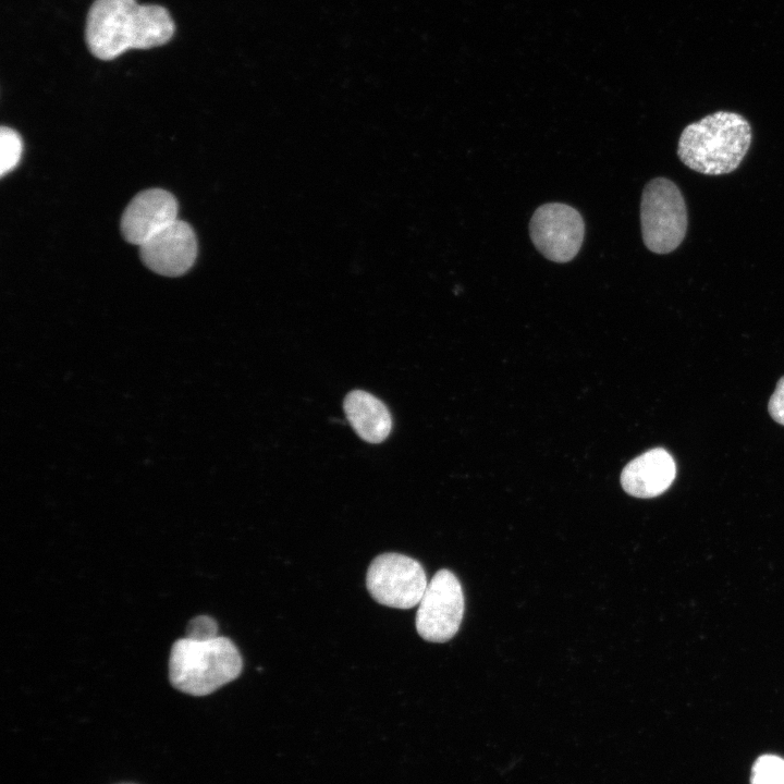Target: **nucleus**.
I'll list each match as a JSON object with an SVG mask.
<instances>
[{
  "label": "nucleus",
  "mask_w": 784,
  "mask_h": 784,
  "mask_svg": "<svg viewBox=\"0 0 784 784\" xmlns=\"http://www.w3.org/2000/svg\"><path fill=\"white\" fill-rule=\"evenodd\" d=\"M464 615V593L449 569L438 571L428 583L416 613V629L431 642H445L457 633Z\"/></svg>",
  "instance_id": "6"
},
{
  "label": "nucleus",
  "mask_w": 784,
  "mask_h": 784,
  "mask_svg": "<svg viewBox=\"0 0 784 784\" xmlns=\"http://www.w3.org/2000/svg\"><path fill=\"white\" fill-rule=\"evenodd\" d=\"M169 11L136 0H95L86 17L85 40L93 56L109 61L128 49H150L171 40Z\"/></svg>",
  "instance_id": "1"
},
{
  "label": "nucleus",
  "mask_w": 784,
  "mask_h": 784,
  "mask_svg": "<svg viewBox=\"0 0 784 784\" xmlns=\"http://www.w3.org/2000/svg\"><path fill=\"white\" fill-rule=\"evenodd\" d=\"M750 784H784V759L775 755L758 757L751 768Z\"/></svg>",
  "instance_id": "12"
},
{
  "label": "nucleus",
  "mask_w": 784,
  "mask_h": 784,
  "mask_svg": "<svg viewBox=\"0 0 784 784\" xmlns=\"http://www.w3.org/2000/svg\"><path fill=\"white\" fill-rule=\"evenodd\" d=\"M640 222L642 240L649 250L667 254L679 246L687 231V208L675 183L656 177L645 186Z\"/></svg>",
  "instance_id": "4"
},
{
  "label": "nucleus",
  "mask_w": 784,
  "mask_h": 784,
  "mask_svg": "<svg viewBox=\"0 0 784 784\" xmlns=\"http://www.w3.org/2000/svg\"><path fill=\"white\" fill-rule=\"evenodd\" d=\"M529 231L534 245L547 259L567 262L581 247L585 223L577 209L562 203H549L536 209Z\"/></svg>",
  "instance_id": "7"
},
{
  "label": "nucleus",
  "mask_w": 784,
  "mask_h": 784,
  "mask_svg": "<svg viewBox=\"0 0 784 784\" xmlns=\"http://www.w3.org/2000/svg\"><path fill=\"white\" fill-rule=\"evenodd\" d=\"M243 660L226 637L177 639L170 652L169 678L174 688L193 696H206L235 679Z\"/></svg>",
  "instance_id": "3"
},
{
  "label": "nucleus",
  "mask_w": 784,
  "mask_h": 784,
  "mask_svg": "<svg viewBox=\"0 0 784 784\" xmlns=\"http://www.w3.org/2000/svg\"><path fill=\"white\" fill-rule=\"evenodd\" d=\"M421 564L404 554L383 553L370 563L366 586L380 604L395 609H411L419 604L427 588Z\"/></svg>",
  "instance_id": "5"
},
{
  "label": "nucleus",
  "mask_w": 784,
  "mask_h": 784,
  "mask_svg": "<svg viewBox=\"0 0 784 784\" xmlns=\"http://www.w3.org/2000/svg\"><path fill=\"white\" fill-rule=\"evenodd\" d=\"M139 253L143 262L154 272L179 277L194 265L197 240L192 226L177 219L143 243Z\"/></svg>",
  "instance_id": "8"
},
{
  "label": "nucleus",
  "mask_w": 784,
  "mask_h": 784,
  "mask_svg": "<svg viewBox=\"0 0 784 784\" xmlns=\"http://www.w3.org/2000/svg\"><path fill=\"white\" fill-rule=\"evenodd\" d=\"M675 476L676 466L671 454L662 448H656L624 467L621 485L633 497L653 498L667 490Z\"/></svg>",
  "instance_id": "10"
},
{
  "label": "nucleus",
  "mask_w": 784,
  "mask_h": 784,
  "mask_svg": "<svg viewBox=\"0 0 784 784\" xmlns=\"http://www.w3.org/2000/svg\"><path fill=\"white\" fill-rule=\"evenodd\" d=\"M177 201L161 188L138 193L121 218V232L126 242L140 246L157 232L177 220Z\"/></svg>",
  "instance_id": "9"
},
{
  "label": "nucleus",
  "mask_w": 784,
  "mask_h": 784,
  "mask_svg": "<svg viewBox=\"0 0 784 784\" xmlns=\"http://www.w3.org/2000/svg\"><path fill=\"white\" fill-rule=\"evenodd\" d=\"M750 144L749 122L738 113L719 111L684 128L677 155L696 172L720 175L738 168Z\"/></svg>",
  "instance_id": "2"
},
{
  "label": "nucleus",
  "mask_w": 784,
  "mask_h": 784,
  "mask_svg": "<svg viewBox=\"0 0 784 784\" xmlns=\"http://www.w3.org/2000/svg\"><path fill=\"white\" fill-rule=\"evenodd\" d=\"M216 635H218V624L210 616H197L193 618L187 625L186 636L210 637Z\"/></svg>",
  "instance_id": "14"
},
{
  "label": "nucleus",
  "mask_w": 784,
  "mask_h": 784,
  "mask_svg": "<svg viewBox=\"0 0 784 784\" xmlns=\"http://www.w3.org/2000/svg\"><path fill=\"white\" fill-rule=\"evenodd\" d=\"M771 417L779 424L784 425V377H782L770 397L768 405Z\"/></svg>",
  "instance_id": "15"
},
{
  "label": "nucleus",
  "mask_w": 784,
  "mask_h": 784,
  "mask_svg": "<svg viewBox=\"0 0 784 784\" xmlns=\"http://www.w3.org/2000/svg\"><path fill=\"white\" fill-rule=\"evenodd\" d=\"M23 150L20 135L12 128L2 126L0 131V174L5 175L19 163Z\"/></svg>",
  "instance_id": "13"
},
{
  "label": "nucleus",
  "mask_w": 784,
  "mask_h": 784,
  "mask_svg": "<svg viewBox=\"0 0 784 784\" xmlns=\"http://www.w3.org/2000/svg\"><path fill=\"white\" fill-rule=\"evenodd\" d=\"M345 415L356 433L367 442L380 443L392 429V417L387 406L372 394L352 391L343 403Z\"/></svg>",
  "instance_id": "11"
}]
</instances>
